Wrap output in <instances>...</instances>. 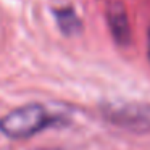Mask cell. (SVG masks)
Wrapping results in <instances>:
<instances>
[{"label":"cell","instance_id":"cell-5","mask_svg":"<svg viewBox=\"0 0 150 150\" xmlns=\"http://www.w3.org/2000/svg\"><path fill=\"white\" fill-rule=\"evenodd\" d=\"M147 36H149V39H147V45H149V60H150V29H149V33H147Z\"/></svg>","mask_w":150,"mask_h":150},{"label":"cell","instance_id":"cell-4","mask_svg":"<svg viewBox=\"0 0 150 150\" xmlns=\"http://www.w3.org/2000/svg\"><path fill=\"white\" fill-rule=\"evenodd\" d=\"M55 11V20L58 23V28L62 29L63 34L66 36H74L82 29V23L79 20V16L76 15V11L71 7H65V8H57Z\"/></svg>","mask_w":150,"mask_h":150},{"label":"cell","instance_id":"cell-2","mask_svg":"<svg viewBox=\"0 0 150 150\" xmlns=\"http://www.w3.org/2000/svg\"><path fill=\"white\" fill-rule=\"evenodd\" d=\"M103 118L115 126L127 131H150V105L142 103H108L102 108Z\"/></svg>","mask_w":150,"mask_h":150},{"label":"cell","instance_id":"cell-3","mask_svg":"<svg viewBox=\"0 0 150 150\" xmlns=\"http://www.w3.org/2000/svg\"><path fill=\"white\" fill-rule=\"evenodd\" d=\"M107 20L110 31L113 34L115 40L121 45H127L131 42V24L127 20L126 8L120 2H113L108 5L107 10Z\"/></svg>","mask_w":150,"mask_h":150},{"label":"cell","instance_id":"cell-1","mask_svg":"<svg viewBox=\"0 0 150 150\" xmlns=\"http://www.w3.org/2000/svg\"><path fill=\"white\" fill-rule=\"evenodd\" d=\"M63 123V116L52 113L42 103H28L0 118V132L10 139H28L47 127Z\"/></svg>","mask_w":150,"mask_h":150}]
</instances>
